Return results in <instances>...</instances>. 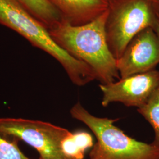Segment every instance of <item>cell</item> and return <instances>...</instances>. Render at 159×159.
Returning a JSON list of instances; mask_svg holds the SVG:
<instances>
[{"mask_svg":"<svg viewBox=\"0 0 159 159\" xmlns=\"http://www.w3.org/2000/svg\"><path fill=\"white\" fill-rule=\"evenodd\" d=\"M108 1L109 2H110V1H113V0H108Z\"/></svg>","mask_w":159,"mask_h":159,"instance_id":"15","label":"cell"},{"mask_svg":"<svg viewBox=\"0 0 159 159\" xmlns=\"http://www.w3.org/2000/svg\"><path fill=\"white\" fill-rule=\"evenodd\" d=\"M70 133L66 129L39 120L0 119V134L17 138L29 144L43 159H66L61 146Z\"/></svg>","mask_w":159,"mask_h":159,"instance_id":"5","label":"cell"},{"mask_svg":"<svg viewBox=\"0 0 159 159\" xmlns=\"http://www.w3.org/2000/svg\"><path fill=\"white\" fill-rule=\"evenodd\" d=\"M63 20L73 25L90 23L109 8L108 0H48Z\"/></svg>","mask_w":159,"mask_h":159,"instance_id":"8","label":"cell"},{"mask_svg":"<svg viewBox=\"0 0 159 159\" xmlns=\"http://www.w3.org/2000/svg\"><path fill=\"white\" fill-rule=\"evenodd\" d=\"M40 159H43V158H40Z\"/></svg>","mask_w":159,"mask_h":159,"instance_id":"17","label":"cell"},{"mask_svg":"<svg viewBox=\"0 0 159 159\" xmlns=\"http://www.w3.org/2000/svg\"><path fill=\"white\" fill-rule=\"evenodd\" d=\"M108 14V9L91 22L80 25H71L63 20L48 30L58 46L92 69L102 84L120 79L116 59L110 50L107 40Z\"/></svg>","mask_w":159,"mask_h":159,"instance_id":"1","label":"cell"},{"mask_svg":"<svg viewBox=\"0 0 159 159\" xmlns=\"http://www.w3.org/2000/svg\"><path fill=\"white\" fill-rule=\"evenodd\" d=\"M99 87L102 93L103 107L119 102L127 107L139 108L159 88V71L134 74L110 84H101Z\"/></svg>","mask_w":159,"mask_h":159,"instance_id":"6","label":"cell"},{"mask_svg":"<svg viewBox=\"0 0 159 159\" xmlns=\"http://www.w3.org/2000/svg\"><path fill=\"white\" fill-rule=\"evenodd\" d=\"M0 24L17 32L33 46L54 57L63 66L74 84L83 86L96 80L92 69L58 46L48 29L18 0H0Z\"/></svg>","mask_w":159,"mask_h":159,"instance_id":"2","label":"cell"},{"mask_svg":"<svg viewBox=\"0 0 159 159\" xmlns=\"http://www.w3.org/2000/svg\"><path fill=\"white\" fill-rule=\"evenodd\" d=\"M106 32L110 50L117 60L133 39L144 29L154 28L157 16L150 0H113Z\"/></svg>","mask_w":159,"mask_h":159,"instance_id":"4","label":"cell"},{"mask_svg":"<svg viewBox=\"0 0 159 159\" xmlns=\"http://www.w3.org/2000/svg\"><path fill=\"white\" fill-rule=\"evenodd\" d=\"M91 135L85 131L70 133L61 143V151L66 159H83L85 152L93 146Z\"/></svg>","mask_w":159,"mask_h":159,"instance_id":"10","label":"cell"},{"mask_svg":"<svg viewBox=\"0 0 159 159\" xmlns=\"http://www.w3.org/2000/svg\"><path fill=\"white\" fill-rule=\"evenodd\" d=\"M71 116L87 125L96 137L90 159H159V144L142 142L128 136L114 125L117 119L93 116L80 102L70 110Z\"/></svg>","mask_w":159,"mask_h":159,"instance_id":"3","label":"cell"},{"mask_svg":"<svg viewBox=\"0 0 159 159\" xmlns=\"http://www.w3.org/2000/svg\"><path fill=\"white\" fill-rule=\"evenodd\" d=\"M154 30H155V31H156V33H157V35H158V37H159V17L157 16V22H156V25H155V27H154Z\"/></svg>","mask_w":159,"mask_h":159,"instance_id":"14","label":"cell"},{"mask_svg":"<svg viewBox=\"0 0 159 159\" xmlns=\"http://www.w3.org/2000/svg\"><path fill=\"white\" fill-rule=\"evenodd\" d=\"M46 29H52L63 20L60 13L48 0H18Z\"/></svg>","mask_w":159,"mask_h":159,"instance_id":"9","label":"cell"},{"mask_svg":"<svg viewBox=\"0 0 159 159\" xmlns=\"http://www.w3.org/2000/svg\"><path fill=\"white\" fill-rule=\"evenodd\" d=\"M137 111L153 127L155 134L154 142L159 144V88L147 102L137 108Z\"/></svg>","mask_w":159,"mask_h":159,"instance_id":"11","label":"cell"},{"mask_svg":"<svg viewBox=\"0 0 159 159\" xmlns=\"http://www.w3.org/2000/svg\"><path fill=\"white\" fill-rule=\"evenodd\" d=\"M157 16L159 17V0H154L152 1Z\"/></svg>","mask_w":159,"mask_h":159,"instance_id":"13","label":"cell"},{"mask_svg":"<svg viewBox=\"0 0 159 159\" xmlns=\"http://www.w3.org/2000/svg\"><path fill=\"white\" fill-rule=\"evenodd\" d=\"M0 159H29L22 153L16 143L0 134Z\"/></svg>","mask_w":159,"mask_h":159,"instance_id":"12","label":"cell"},{"mask_svg":"<svg viewBox=\"0 0 159 159\" xmlns=\"http://www.w3.org/2000/svg\"><path fill=\"white\" fill-rule=\"evenodd\" d=\"M159 64V38L152 27L136 35L116 60L120 79L154 70Z\"/></svg>","mask_w":159,"mask_h":159,"instance_id":"7","label":"cell"},{"mask_svg":"<svg viewBox=\"0 0 159 159\" xmlns=\"http://www.w3.org/2000/svg\"><path fill=\"white\" fill-rule=\"evenodd\" d=\"M151 1H154V0H150Z\"/></svg>","mask_w":159,"mask_h":159,"instance_id":"16","label":"cell"}]
</instances>
